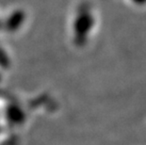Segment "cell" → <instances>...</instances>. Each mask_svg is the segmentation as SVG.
I'll return each mask as SVG.
<instances>
[{
    "mask_svg": "<svg viewBox=\"0 0 146 145\" xmlns=\"http://www.w3.org/2000/svg\"><path fill=\"white\" fill-rule=\"evenodd\" d=\"M94 19L91 11L88 8L81 9L76 20V30L80 38L85 37L94 26Z\"/></svg>",
    "mask_w": 146,
    "mask_h": 145,
    "instance_id": "obj_1",
    "label": "cell"
},
{
    "mask_svg": "<svg viewBox=\"0 0 146 145\" xmlns=\"http://www.w3.org/2000/svg\"><path fill=\"white\" fill-rule=\"evenodd\" d=\"M130 1H131L134 5L141 6V7L146 5V0H130Z\"/></svg>",
    "mask_w": 146,
    "mask_h": 145,
    "instance_id": "obj_2",
    "label": "cell"
}]
</instances>
